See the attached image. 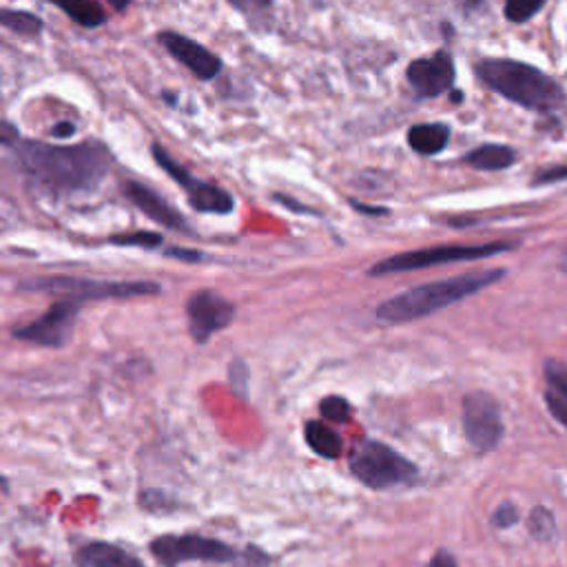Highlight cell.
I'll use <instances>...</instances> for the list:
<instances>
[{"mask_svg": "<svg viewBox=\"0 0 567 567\" xmlns=\"http://www.w3.org/2000/svg\"><path fill=\"white\" fill-rule=\"evenodd\" d=\"M16 166L38 186L53 193H78L97 186L111 166V153L100 142L51 146L44 142H16Z\"/></svg>", "mask_w": 567, "mask_h": 567, "instance_id": "obj_1", "label": "cell"}, {"mask_svg": "<svg viewBox=\"0 0 567 567\" xmlns=\"http://www.w3.org/2000/svg\"><path fill=\"white\" fill-rule=\"evenodd\" d=\"M505 275V270H481V272H465L450 279H439L430 284H421L416 288L403 290L377 308V319L383 323H405L421 319L425 315H432L441 308H447L487 286L498 281Z\"/></svg>", "mask_w": 567, "mask_h": 567, "instance_id": "obj_2", "label": "cell"}, {"mask_svg": "<svg viewBox=\"0 0 567 567\" xmlns=\"http://www.w3.org/2000/svg\"><path fill=\"white\" fill-rule=\"evenodd\" d=\"M478 78L503 97L534 111H551L563 104L560 86L540 69L505 58H487L476 64Z\"/></svg>", "mask_w": 567, "mask_h": 567, "instance_id": "obj_3", "label": "cell"}, {"mask_svg": "<svg viewBox=\"0 0 567 567\" xmlns=\"http://www.w3.org/2000/svg\"><path fill=\"white\" fill-rule=\"evenodd\" d=\"M350 470L372 489H388L416 478V465L379 441L357 445L350 456Z\"/></svg>", "mask_w": 567, "mask_h": 567, "instance_id": "obj_4", "label": "cell"}, {"mask_svg": "<svg viewBox=\"0 0 567 567\" xmlns=\"http://www.w3.org/2000/svg\"><path fill=\"white\" fill-rule=\"evenodd\" d=\"M22 290L33 292H55L69 299H128L142 295H157L159 284L155 281H100L84 277H40L20 284Z\"/></svg>", "mask_w": 567, "mask_h": 567, "instance_id": "obj_5", "label": "cell"}, {"mask_svg": "<svg viewBox=\"0 0 567 567\" xmlns=\"http://www.w3.org/2000/svg\"><path fill=\"white\" fill-rule=\"evenodd\" d=\"M512 244L494 241V244H478V246H432V248H419L410 252H399L392 257L381 259L370 268V275H394L405 270H419L430 268L439 264H454V261H470V259H483L492 257L496 252L509 250Z\"/></svg>", "mask_w": 567, "mask_h": 567, "instance_id": "obj_6", "label": "cell"}, {"mask_svg": "<svg viewBox=\"0 0 567 567\" xmlns=\"http://www.w3.org/2000/svg\"><path fill=\"white\" fill-rule=\"evenodd\" d=\"M151 554L164 567H175L186 560H215L226 563L233 560L237 554L221 540L206 538L199 534H184V536H159L151 543Z\"/></svg>", "mask_w": 567, "mask_h": 567, "instance_id": "obj_7", "label": "cell"}, {"mask_svg": "<svg viewBox=\"0 0 567 567\" xmlns=\"http://www.w3.org/2000/svg\"><path fill=\"white\" fill-rule=\"evenodd\" d=\"M463 430L470 445L478 452H489L503 436L501 408L487 392H470L463 399Z\"/></svg>", "mask_w": 567, "mask_h": 567, "instance_id": "obj_8", "label": "cell"}, {"mask_svg": "<svg viewBox=\"0 0 567 567\" xmlns=\"http://www.w3.org/2000/svg\"><path fill=\"white\" fill-rule=\"evenodd\" d=\"M80 303L78 299H62L58 303H53L40 319L16 328L13 337L29 341V343H38V346H64L71 337V330L75 326L78 312H80Z\"/></svg>", "mask_w": 567, "mask_h": 567, "instance_id": "obj_9", "label": "cell"}, {"mask_svg": "<svg viewBox=\"0 0 567 567\" xmlns=\"http://www.w3.org/2000/svg\"><path fill=\"white\" fill-rule=\"evenodd\" d=\"M233 315L235 306L213 290L193 292L186 301L188 330L197 343L208 341V337L226 328L233 321Z\"/></svg>", "mask_w": 567, "mask_h": 567, "instance_id": "obj_10", "label": "cell"}, {"mask_svg": "<svg viewBox=\"0 0 567 567\" xmlns=\"http://www.w3.org/2000/svg\"><path fill=\"white\" fill-rule=\"evenodd\" d=\"M405 75L419 97H436L454 82L452 55L447 51H436L427 58H416Z\"/></svg>", "mask_w": 567, "mask_h": 567, "instance_id": "obj_11", "label": "cell"}, {"mask_svg": "<svg viewBox=\"0 0 567 567\" xmlns=\"http://www.w3.org/2000/svg\"><path fill=\"white\" fill-rule=\"evenodd\" d=\"M157 40L175 60H179L188 71H193L202 80H213L221 69V60L213 51L182 33L162 31Z\"/></svg>", "mask_w": 567, "mask_h": 567, "instance_id": "obj_12", "label": "cell"}, {"mask_svg": "<svg viewBox=\"0 0 567 567\" xmlns=\"http://www.w3.org/2000/svg\"><path fill=\"white\" fill-rule=\"evenodd\" d=\"M124 195L153 221L171 228V230H179V233H190L186 219L182 217L179 210H175L159 193H155L153 188H148L146 184L140 182H128L124 188Z\"/></svg>", "mask_w": 567, "mask_h": 567, "instance_id": "obj_13", "label": "cell"}, {"mask_svg": "<svg viewBox=\"0 0 567 567\" xmlns=\"http://www.w3.org/2000/svg\"><path fill=\"white\" fill-rule=\"evenodd\" d=\"M545 403L551 416L567 427V363L563 361L545 363Z\"/></svg>", "mask_w": 567, "mask_h": 567, "instance_id": "obj_14", "label": "cell"}, {"mask_svg": "<svg viewBox=\"0 0 567 567\" xmlns=\"http://www.w3.org/2000/svg\"><path fill=\"white\" fill-rule=\"evenodd\" d=\"M78 567H144L133 554L109 543H89L75 554Z\"/></svg>", "mask_w": 567, "mask_h": 567, "instance_id": "obj_15", "label": "cell"}, {"mask_svg": "<svg viewBox=\"0 0 567 567\" xmlns=\"http://www.w3.org/2000/svg\"><path fill=\"white\" fill-rule=\"evenodd\" d=\"M186 195H188V202L195 210L199 213H217V215H224V213H230L233 210V197L215 186V184H206V182H199L195 179L188 188H186Z\"/></svg>", "mask_w": 567, "mask_h": 567, "instance_id": "obj_16", "label": "cell"}, {"mask_svg": "<svg viewBox=\"0 0 567 567\" xmlns=\"http://www.w3.org/2000/svg\"><path fill=\"white\" fill-rule=\"evenodd\" d=\"M450 140V128L441 122H430V124H414L408 131V144L412 151L421 155H434L443 151V146Z\"/></svg>", "mask_w": 567, "mask_h": 567, "instance_id": "obj_17", "label": "cell"}, {"mask_svg": "<svg viewBox=\"0 0 567 567\" xmlns=\"http://www.w3.org/2000/svg\"><path fill=\"white\" fill-rule=\"evenodd\" d=\"M514 159H516L514 151L503 144H483L463 157V162H467L478 171H501V168H507Z\"/></svg>", "mask_w": 567, "mask_h": 567, "instance_id": "obj_18", "label": "cell"}, {"mask_svg": "<svg viewBox=\"0 0 567 567\" xmlns=\"http://www.w3.org/2000/svg\"><path fill=\"white\" fill-rule=\"evenodd\" d=\"M303 439L312 452L323 458H337L341 454V439L337 432L319 421H308L303 427Z\"/></svg>", "mask_w": 567, "mask_h": 567, "instance_id": "obj_19", "label": "cell"}, {"mask_svg": "<svg viewBox=\"0 0 567 567\" xmlns=\"http://www.w3.org/2000/svg\"><path fill=\"white\" fill-rule=\"evenodd\" d=\"M58 4L71 20L82 27H97L106 20L102 7L95 0H51Z\"/></svg>", "mask_w": 567, "mask_h": 567, "instance_id": "obj_20", "label": "cell"}, {"mask_svg": "<svg viewBox=\"0 0 567 567\" xmlns=\"http://www.w3.org/2000/svg\"><path fill=\"white\" fill-rule=\"evenodd\" d=\"M0 22L20 35H38L42 31V20L35 13L20 11V9H2Z\"/></svg>", "mask_w": 567, "mask_h": 567, "instance_id": "obj_21", "label": "cell"}, {"mask_svg": "<svg viewBox=\"0 0 567 567\" xmlns=\"http://www.w3.org/2000/svg\"><path fill=\"white\" fill-rule=\"evenodd\" d=\"M527 527H529L534 538L549 540L556 532V520H554V516L547 507H534L529 518H527Z\"/></svg>", "mask_w": 567, "mask_h": 567, "instance_id": "obj_22", "label": "cell"}, {"mask_svg": "<svg viewBox=\"0 0 567 567\" xmlns=\"http://www.w3.org/2000/svg\"><path fill=\"white\" fill-rule=\"evenodd\" d=\"M111 244L117 246H140V248H157L162 246V235L151 230H137V233H124L111 237Z\"/></svg>", "mask_w": 567, "mask_h": 567, "instance_id": "obj_23", "label": "cell"}, {"mask_svg": "<svg viewBox=\"0 0 567 567\" xmlns=\"http://www.w3.org/2000/svg\"><path fill=\"white\" fill-rule=\"evenodd\" d=\"M545 4V0H505V16L512 22H525L529 20L540 7Z\"/></svg>", "mask_w": 567, "mask_h": 567, "instance_id": "obj_24", "label": "cell"}, {"mask_svg": "<svg viewBox=\"0 0 567 567\" xmlns=\"http://www.w3.org/2000/svg\"><path fill=\"white\" fill-rule=\"evenodd\" d=\"M319 410L328 421H337V423H343L350 416V403L343 396H326L319 403Z\"/></svg>", "mask_w": 567, "mask_h": 567, "instance_id": "obj_25", "label": "cell"}, {"mask_svg": "<svg viewBox=\"0 0 567 567\" xmlns=\"http://www.w3.org/2000/svg\"><path fill=\"white\" fill-rule=\"evenodd\" d=\"M518 518H520V514H518V509H516L514 503H501V505L494 509V514H492V525L498 527V529H507V527H512L514 523H518Z\"/></svg>", "mask_w": 567, "mask_h": 567, "instance_id": "obj_26", "label": "cell"}, {"mask_svg": "<svg viewBox=\"0 0 567 567\" xmlns=\"http://www.w3.org/2000/svg\"><path fill=\"white\" fill-rule=\"evenodd\" d=\"M233 560H235L233 567H268V556L257 547H246Z\"/></svg>", "mask_w": 567, "mask_h": 567, "instance_id": "obj_27", "label": "cell"}, {"mask_svg": "<svg viewBox=\"0 0 567 567\" xmlns=\"http://www.w3.org/2000/svg\"><path fill=\"white\" fill-rule=\"evenodd\" d=\"M233 7H237L241 13H246L250 20L264 18L270 11V0H228Z\"/></svg>", "mask_w": 567, "mask_h": 567, "instance_id": "obj_28", "label": "cell"}, {"mask_svg": "<svg viewBox=\"0 0 567 567\" xmlns=\"http://www.w3.org/2000/svg\"><path fill=\"white\" fill-rule=\"evenodd\" d=\"M567 177V166H554V168H547L543 173H538L534 177V184H547V182H554V179H563Z\"/></svg>", "mask_w": 567, "mask_h": 567, "instance_id": "obj_29", "label": "cell"}, {"mask_svg": "<svg viewBox=\"0 0 567 567\" xmlns=\"http://www.w3.org/2000/svg\"><path fill=\"white\" fill-rule=\"evenodd\" d=\"M427 567H458V565H456V558H454L447 549H439V551L432 556V560H430Z\"/></svg>", "mask_w": 567, "mask_h": 567, "instance_id": "obj_30", "label": "cell"}, {"mask_svg": "<svg viewBox=\"0 0 567 567\" xmlns=\"http://www.w3.org/2000/svg\"><path fill=\"white\" fill-rule=\"evenodd\" d=\"M166 257H179V259H188V261H199L202 252L184 250V248H166Z\"/></svg>", "mask_w": 567, "mask_h": 567, "instance_id": "obj_31", "label": "cell"}, {"mask_svg": "<svg viewBox=\"0 0 567 567\" xmlns=\"http://www.w3.org/2000/svg\"><path fill=\"white\" fill-rule=\"evenodd\" d=\"M73 133H75V124H71V122H58L51 128V135H55V137H69Z\"/></svg>", "mask_w": 567, "mask_h": 567, "instance_id": "obj_32", "label": "cell"}, {"mask_svg": "<svg viewBox=\"0 0 567 567\" xmlns=\"http://www.w3.org/2000/svg\"><path fill=\"white\" fill-rule=\"evenodd\" d=\"M2 144L11 146L13 142H18V128H13L9 122H2Z\"/></svg>", "mask_w": 567, "mask_h": 567, "instance_id": "obj_33", "label": "cell"}, {"mask_svg": "<svg viewBox=\"0 0 567 567\" xmlns=\"http://www.w3.org/2000/svg\"><path fill=\"white\" fill-rule=\"evenodd\" d=\"M350 204H352V208H357L359 213H365V215H383V213H385V208H377V206H363V204H361V202H357V199H352Z\"/></svg>", "mask_w": 567, "mask_h": 567, "instance_id": "obj_34", "label": "cell"}, {"mask_svg": "<svg viewBox=\"0 0 567 567\" xmlns=\"http://www.w3.org/2000/svg\"><path fill=\"white\" fill-rule=\"evenodd\" d=\"M109 2H111V4H113L117 11H122V9H124V7H126L131 0H109Z\"/></svg>", "mask_w": 567, "mask_h": 567, "instance_id": "obj_35", "label": "cell"}, {"mask_svg": "<svg viewBox=\"0 0 567 567\" xmlns=\"http://www.w3.org/2000/svg\"><path fill=\"white\" fill-rule=\"evenodd\" d=\"M560 270H565L567 272V248L563 250V255H560Z\"/></svg>", "mask_w": 567, "mask_h": 567, "instance_id": "obj_36", "label": "cell"}]
</instances>
